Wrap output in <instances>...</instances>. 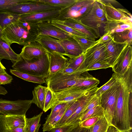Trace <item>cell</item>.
I'll return each instance as SVG.
<instances>
[{
    "label": "cell",
    "mask_w": 132,
    "mask_h": 132,
    "mask_svg": "<svg viewBox=\"0 0 132 132\" xmlns=\"http://www.w3.org/2000/svg\"><path fill=\"white\" fill-rule=\"evenodd\" d=\"M115 73L120 87L112 125L121 131L131 130L132 121L130 117L129 100L132 92V66L123 75Z\"/></svg>",
    "instance_id": "1"
},
{
    "label": "cell",
    "mask_w": 132,
    "mask_h": 132,
    "mask_svg": "<svg viewBox=\"0 0 132 132\" xmlns=\"http://www.w3.org/2000/svg\"><path fill=\"white\" fill-rule=\"evenodd\" d=\"M38 36L37 23L19 20L3 30L1 39L10 46L16 43L24 46L35 42Z\"/></svg>",
    "instance_id": "2"
},
{
    "label": "cell",
    "mask_w": 132,
    "mask_h": 132,
    "mask_svg": "<svg viewBox=\"0 0 132 132\" xmlns=\"http://www.w3.org/2000/svg\"><path fill=\"white\" fill-rule=\"evenodd\" d=\"M49 64L50 55L47 52L41 57L29 60L21 56L19 60L13 63L12 67L13 69L22 72L46 78L48 75Z\"/></svg>",
    "instance_id": "3"
},
{
    "label": "cell",
    "mask_w": 132,
    "mask_h": 132,
    "mask_svg": "<svg viewBox=\"0 0 132 132\" xmlns=\"http://www.w3.org/2000/svg\"><path fill=\"white\" fill-rule=\"evenodd\" d=\"M112 75L116 79V83L103 93L100 97L101 106L104 110L103 116L110 125H112L120 87L116 74L114 72Z\"/></svg>",
    "instance_id": "4"
},
{
    "label": "cell",
    "mask_w": 132,
    "mask_h": 132,
    "mask_svg": "<svg viewBox=\"0 0 132 132\" xmlns=\"http://www.w3.org/2000/svg\"><path fill=\"white\" fill-rule=\"evenodd\" d=\"M86 71L75 75H67L56 74L51 77L46 78L47 87L56 92L65 89L84 80L90 74Z\"/></svg>",
    "instance_id": "5"
},
{
    "label": "cell",
    "mask_w": 132,
    "mask_h": 132,
    "mask_svg": "<svg viewBox=\"0 0 132 132\" xmlns=\"http://www.w3.org/2000/svg\"><path fill=\"white\" fill-rule=\"evenodd\" d=\"M77 20L92 29L98 37L99 27L107 21L103 6L99 0H95L92 9L87 15Z\"/></svg>",
    "instance_id": "6"
},
{
    "label": "cell",
    "mask_w": 132,
    "mask_h": 132,
    "mask_svg": "<svg viewBox=\"0 0 132 132\" xmlns=\"http://www.w3.org/2000/svg\"><path fill=\"white\" fill-rule=\"evenodd\" d=\"M32 103V100L11 101L0 98V114L26 115Z\"/></svg>",
    "instance_id": "7"
},
{
    "label": "cell",
    "mask_w": 132,
    "mask_h": 132,
    "mask_svg": "<svg viewBox=\"0 0 132 132\" xmlns=\"http://www.w3.org/2000/svg\"><path fill=\"white\" fill-rule=\"evenodd\" d=\"M59 9H61L59 7L36 1L35 0H29L27 2L18 4L5 10L21 15Z\"/></svg>",
    "instance_id": "8"
},
{
    "label": "cell",
    "mask_w": 132,
    "mask_h": 132,
    "mask_svg": "<svg viewBox=\"0 0 132 132\" xmlns=\"http://www.w3.org/2000/svg\"><path fill=\"white\" fill-rule=\"evenodd\" d=\"M97 86L88 87H71L66 89L54 92L55 103L54 106L59 103L76 101L87 94Z\"/></svg>",
    "instance_id": "9"
},
{
    "label": "cell",
    "mask_w": 132,
    "mask_h": 132,
    "mask_svg": "<svg viewBox=\"0 0 132 132\" xmlns=\"http://www.w3.org/2000/svg\"><path fill=\"white\" fill-rule=\"evenodd\" d=\"M84 66L86 69L88 67L97 61H106L107 53L104 43H96L87 49L84 53Z\"/></svg>",
    "instance_id": "10"
},
{
    "label": "cell",
    "mask_w": 132,
    "mask_h": 132,
    "mask_svg": "<svg viewBox=\"0 0 132 132\" xmlns=\"http://www.w3.org/2000/svg\"><path fill=\"white\" fill-rule=\"evenodd\" d=\"M131 45L128 44L126 46L112 67L114 73L123 75L132 65Z\"/></svg>",
    "instance_id": "11"
},
{
    "label": "cell",
    "mask_w": 132,
    "mask_h": 132,
    "mask_svg": "<svg viewBox=\"0 0 132 132\" xmlns=\"http://www.w3.org/2000/svg\"><path fill=\"white\" fill-rule=\"evenodd\" d=\"M99 0L102 4L107 21H132V15L126 10L116 8L110 3H105L102 0Z\"/></svg>",
    "instance_id": "12"
},
{
    "label": "cell",
    "mask_w": 132,
    "mask_h": 132,
    "mask_svg": "<svg viewBox=\"0 0 132 132\" xmlns=\"http://www.w3.org/2000/svg\"><path fill=\"white\" fill-rule=\"evenodd\" d=\"M61 9L20 15V20L37 23L51 22L58 17Z\"/></svg>",
    "instance_id": "13"
},
{
    "label": "cell",
    "mask_w": 132,
    "mask_h": 132,
    "mask_svg": "<svg viewBox=\"0 0 132 132\" xmlns=\"http://www.w3.org/2000/svg\"><path fill=\"white\" fill-rule=\"evenodd\" d=\"M38 36L45 35L55 38L58 39L67 38L72 35L53 25L51 22L38 23Z\"/></svg>",
    "instance_id": "14"
},
{
    "label": "cell",
    "mask_w": 132,
    "mask_h": 132,
    "mask_svg": "<svg viewBox=\"0 0 132 132\" xmlns=\"http://www.w3.org/2000/svg\"><path fill=\"white\" fill-rule=\"evenodd\" d=\"M107 53L106 61L111 68L123 49L128 44L127 42L119 43L115 42L113 38L104 43Z\"/></svg>",
    "instance_id": "15"
},
{
    "label": "cell",
    "mask_w": 132,
    "mask_h": 132,
    "mask_svg": "<svg viewBox=\"0 0 132 132\" xmlns=\"http://www.w3.org/2000/svg\"><path fill=\"white\" fill-rule=\"evenodd\" d=\"M98 87H96L87 94L79 99V104L76 109L62 126L74 125L79 124V118L82 110L95 94Z\"/></svg>",
    "instance_id": "16"
},
{
    "label": "cell",
    "mask_w": 132,
    "mask_h": 132,
    "mask_svg": "<svg viewBox=\"0 0 132 132\" xmlns=\"http://www.w3.org/2000/svg\"><path fill=\"white\" fill-rule=\"evenodd\" d=\"M36 42L40 44L48 53L56 52L65 55V52L58 39L47 35H39Z\"/></svg>",
    "instance_id": "17"
},
{
    "label": "cell",
    "mask_w": 132,
    "mask_h": 132,
    "mask_svg": "<svg viewBox=\"0 0 132 132\" xmlns=\"http://www.w3.org/2000/svg\"><path fill=\"white\" fill-rule=\"evenodd\" d=\"M59 21L63 24L84 34L88 39L95 41L96 39L98 38L92 29L83 24L79 20L69 18L63 21Z\"/></svg>",
    "instance_id": "18"
},
{
    "label": "cell",
    "mask_w": 132,
    "mask_h": 132,
    "mask_svg": "<svg viewBox=\"0 0 132 132\" xmlns=\"http://www.w3.org/2000/svg\"><path fill=\"white\" fill-rule=\"evenodd\" d=\"M50 55L48 75L46 78L53 76L67 64L69 59L64 55L56 52L48 53Z\"/></svg>",
    "instance_id": "19"
},
{
    "label": "cell",
    "mask_w": 132,
    "mask_h": 132,
    "mask_svg": "<svg viewBox=\"0 0 132 132\" xmlns=\"http://www.w3.org/2000/svg\"><path fill=\"white\" fill-rule=\"evenodd\" d=\"M47 52L40 44L35 42L24 46L20 54L23 58L29 60L41 57Z\"/></svg>",
    "instance_id": "20"
},
{
    "label": "cell",
    "mask_w": 132,
    "mask_h": 132,
    "mask_svg": "<svg viewBox=\"0 0 132 132\" xmlns=\"http://www.w3.org/2000/svg\"><path fill=\"white\" fill-rule=\"evenodd\" d=\"M58 41L65 51V56L70 58L77 57L83 53L79 45L72 36L58 39Z\"/></svg>",
    "instance_id": "21"
},
{
    "label": "cell",
    "mask_w": 132,
    "mask_h": 132,
    "mask_svg": "<svg viewBox=\"0 0 132 132\" xmlns=\"http://www.w3.org/2000/svg\"><path fill=\"white\" fill-rule=\"evenodd\" d=\"M91 0H77L72 5L61 10L57 20L63 21L69 18H73L75 14L84 6L89 3Z\"/></svg>",
    "instance_id": "22"
},
{
    "label": "cell",
    "mask_w": 132,
    "mask_h": 132,
    "mask_svg": "<svg viewBox=\"0 0 132 132\" xmlns=\"http://www.w3.org/2000/svg\"><path fill=\"white\" fill-rule=\"evenodd\" d=\"M21 57L20 54L15 53L5 41L0 39V61L3 59L11 60L13 63L19 60Z\"/></svg>",
    "instance_id": "23"
},
{
    "label": "cell",
    "mask_w": 132,
    "mask_h": 132,
    "mask_svg": "<svg viewBox=\"0 0 132 132\" xmlns=\"http://www.w3.org/2000/svg\"><path fill=\"white\" fill-rule=\"evenodd\" d=\"M104 24H105L104 27V33L109 31L112 34L115 30L119 29H132V22L131 21H107Z\"/></svg>",
    "instance_id": "24"
},
{
    "label": "cell",
    "mask_w": 132,
    "mask_h": 132,
    "mask_svg": "<svg viewBox=\"0 0 132 132\" xmlns=\"http://www.w3.org/2000/svg\"><path fill=\"white\" fill-rule=\"evenodd\" d=\"M20 15L7 10L0 11V26L3 30L20 20Z\"/></svg>",
    "instance_id": "25"
},
{
    "label": "cell",
    "mask_w": 132,
    "mask_h": 132,
    "mask_svg": "<svg viewBox=\"0 0 132 132\" xmlns=\"http://www.w3.org/2000/svg\"><path fill=\"white\" fill-rule=\"evenodd\" d=\"M47 87L38 85L32 90V103L35 104L43 110L44 107Z\"/></svg>",
    "instance_id": "26"
},
{
    "label": "cell",
    "mask_w": 132,
    "mask_h": 132,
    "mask_svg": "<svg viewBox=\"0 0 132 132\" xmlns=\"http://www.w3.org/2000/svg\"><path fill=\"white\" fill-rule=\"evenodd\" d=\"M5 119L8 129L24 127L26 125V115H7Z\"/></svg>",
    "instance_id": "27"
},
{
    "label": "cell",
    "mask_w": 132,
    "mask_h": 132,
    "mask_svg": "<svg viewBox=\"0 0 132 132\" xmlns=\"http://www.w3.org/2000/svg\"><path fill=\"white\" fill-rule=\"evenodd\" d=\"M10 71L12 74L29 82L40 84L46 82V78L43 76H35L13 69H10Z\"/></svg>",
    "instance_id": "28"
},
{
    "label": "cell",
    "mask_w": 132,
    "mask_h": 132,
    "mask_svg": "<svg viewBox=\"0 0 132 132\" xmlns=\"http://www.w3.org/2000/svg\"><path fill=\"white\" fill-rule=\"evenodd\" d=\"M43 112L30 118L26 119L24 132H38L41 124H39L41 116Z\"/></svg>",
    "instance_id": "29"
},
{
    "label": "cell",
    "mask_w": 132,
    "mask_h": 132,
    "mask_svg": "<svg viewBox=\"0 0 132 132\" xmlns=\"http://www.w3.org/2000/svg\"><path fill=\"white\" fill-rule=\"evenodd\" d=\"M114 40L119 43L127 42L128 45H132V29H126L124 31L111 34Z\"/></svg>",
    "instance_id": "30"
},
{
    "label": "cell",
    "mask_w": 132,
    "mask_h": 132,
    "mask_svg": "<svg viewBox=\"0 0 132 132\" xmlns=\"http://www.w3.org/2000/svg\"><path fill=\"white\" fill-rule=\"evenodd\" d=\"M84 55L82 53L79 56L70 58L66 66L82 72L87 71L84 66Z\"/></svg>",
    "instance_id": "31"
},
{
    "label": "cell",
    "mask_w": 132,
    "mask_h": 132,
    "mask_svg": "<svg viewBox=\"0 0 132 132\" xmlns=\"http://www.w3.org/2000/svg\"><path fill=\"white\" fill-rule=\"evenodd\" d=\"M36 1L47 4L64 9L74 4L77 0H35Z\"/></svg>",
    "instance_id": "32"
},
{
    "label": "cell",
    "mask_w": 132,
    "mask_h": 132,
    "mask_svg": "<svg viewBox=\"0 0 132 132\" xmlns=\"http://www.w3.org/2000/svg\"><path fill=\"white\" fill-rule=\"evenodd\" d=\"M79 104V99L75 101L67 109L54 127L63 126L68 119L75 112Z\"/></svg>",
    "instance_id": "33"
},
{
    "label": "cell",
    "mask_w": 132,
    "mask_h": 132,
    "mask_svg": "<svg viewBox=\"0 0 132 132\" xmlns=\"http://www.w3.org/2000/svg\"><path fill=\"white\" fill-rule=\"evenodd\" d=\"M110 125L103 116L92 127L89 132H106Z\"/></svg>",
    "instance_id": "34"
},
{
    "label": "cell",
    "mask_w": 132,
    "mask_h": 132,
    "mask_svg": "<svg viewBox=\"0 0 132 132\" xmlns=\"http://www.w3.org/2000/svg\"><path fill=\"white\" fill-rule=\"evenodd\" d=\"M52 23L54 26L57 27L61 29L72 35L87 38L84 34L81 33L72 28L65 25L59 20L55 19L51 21Z\"/></svg>",
    "instance_id": "35"
},
{
    "label": "cell",
    "mask_w": 132,
    "mask_h": 132,
    "mask_svg": "<svg viewBox=\"0 0 132 132\" xmlns=\"http://www.w3.org/2000/svg\"><path fill=\"white\" fill-rule=\"evenodd\" d=\"M74 102L63 109L58 114L52 119L47 122H45L43 125V131H49L51 129L54 128L57 123L61 119L66 110Z\"/></svg>",
    "instance_id": "36"
},
{
    "label": "cell",
    "mask_w": 132,
    "mask_h": 132,
    "mask_svg": "<svg viewBox=\"0 0 132 132\" xmlns=\"http://www.w3.org/2000/svg\"><path fill=\"white\" fill-rule=\"evenodd\" d=\"M72 37L78 43L83 53L96 43V41L80 36L72 35Z\"/></svg>",
    "instance_id": "37"
},
{
    "label": "cell",
    "mask_w": 132,
    "mask_h": 132,
    "mask_svg": "<svg viewBox=\"0 0 132 132\" xmlns=\"http://www.w3.org/2000/svg\"><path fill=\"white\" fill-rule=\"evenodd\" d=\"M55 101L54 92L47 87L43 111L46 112L51 109L54 106Z\"/></svg>",
    "instance_id": "38"
},
{
    "label": "cell",
    "mask_w": 132,
    "mask_h": 132,
    "mask_svg": "<svg viewBox=\"0 0 132 132\" xmlns=\"http://www.w3.org/2000/svg\"><path fill=\"white\" fill-rule=\"evenodd\" d=\"M75 101L60 103L55 105L51 109V112L47 116L45 122H47L52 119L58 114L62 110Z\"/></svg>",
    "instance_id": "39"
},
{
    "label": "cell",
    "mask_w": 132,
    "mask_h": 132,
    "mask_svg": "<svg viewBox=\"0 0 132 132\" xmlns=\"http://www.w3.org/2000/svg\"><path fill=\"white\" fill-rule=\"evenodd\" d=\"M104 110L101 106H97L88 111L79 118L80 122L90 117L103 115Z\"/></svg>",
    "instance_id": "40"
},
{
    "label": "cell",
    "mask_w": 132,
    "mask_h": 132,
    "mask_svg": "<svg viewBox=\"0 0 132 132\" xmlns=\"http://www.w3.org/2000/svg\"><path fill=\"white\" fill-rule=\"evenodd\" d=\"M100 83V81L91 75L87 77L81 82L72 86L73 87H88L97 86Z\"/></svg>",
    "instance_id": "41"
},
{
    "label": "cell",
    "mask_w": 132,
    "mask_h": 132,
    "mask_svg": "<svg viewBox=\"0 0 132 132\" xmlns=\"http://www.w3.org/2000/svg\"><path fill=\"white\" fill-rule=\"evenodd\" d=\"M100 97L96 96V94L93 96L82 110L81 116L95 107L101 106Z\"/></svg>",
    "instance_id": "42"
},
{
    "label": "cell",
    "mask_w": 132,
    "mask_h": 132,
    "mask_svg": "<svg viewBox=\"0 0 132 132\" xmlns=\"http://www.w3.org/2000/svg\"><path fill=\"white\" fill-rule=\"evenodd\" d=\"M29 0H0V11L6 10L18 4Z\"/></svg>",
    "instance_id": "43"
},
{
    "label": "cell",
    "mask_w": 132,
    "mask_h": 132,
    "mask_svg": "<svg viewBox=\"0 0 132 132\" xmlns=\"http://www.w3.org/2000/svg\"><path fill=\"white\" fill-rule=\"evenodd\" d=\"M116 82V79L112 75L111 77L107 82L100 88H98L95 94L96 95L101 97L103 93L113 86Z\"/></svg>",
    "instance_id": "44"
},
{
    "label": "cell",
    "mask_w": 132,
    "mask_h": 132,
    "mask_svg": "<svg viewBox=\"0 0 132 132\" xmlns=\"http://www.w3.org/2000/svg\"><path fill=\"white\" fill-rule=\"evenodd\" d=\"M103 116H98L88 118L80 122L79 126L82 128H89L94 125Z\"/></svg>",
    "instance_id": "45"
},
{
    "label": "cell",
    "mask_w": 132,
    "mask_h": 132,
    "mask_svg": "<svg viewBox=\"0 0 132 132\" xmlns=\"http://www.w3.org/2000/svg\"><path fill=\"white\" fill-rule=\"evenodd\" d=\"M95 0H91L89 3L84 6L76 13L73 19L78 20L87 15L92 9Z\"/></svg>",
    "instance_id": "46"
},
{
    "label": "cell",
    "mask_w": 132,
    "mask_h": 132,
    "mask_svg": "<svg viewBox=\"0 0 132 132\" xmlns=\"http://www.w3.org/2000/svg\"><path fill=\"white\" fill-rule=\"evenodd\" d=\"M111 68V65L104 61H97L88 67L86 69L87 71L94 70L98 69Z\"/></svg>",
    "instance_id": "47"
},
{
    "label": "cell",
    "mask_w": 132,
    "mask_h": 132,
    "mask_svg": "<svg viewBox=\"0 0 132 132\" xmlns=\"http://www.w3.org/2000/svg\"><path fill=\"white\" fill-rule=\"evenodd\" d=\"M78 124L56 127L51 129L49 132H68Z\"/></svg>",
    "instance_id": "48"
},
{
    "label": "cell",
    "mask_w": 132,
    "mask_h": 132,
    "mask_svg": "<svg viewBox=\"0 0 132 132\" xmlns=\"http://www.w3.org/2000/svg\"><path fill=\"white\" fill-rule=\"evenodd\" d=\"M13 79L12 77L6 72L0 73V85L10 84Z\"/></svg>",
    "instance_id": "49"
},
{
    "label": "cell",
    "mask_w": 132,
    "mask_h": 132,
    "mask_svg": "<svg viewBox=\"0 0 132 132\" xmlns=\"http://www.w3.org/2000/svg\"><path fill=\"white\" fill-rule=\"evenodd\" d=\"M113 38L111 33L109 31L104 33V34L98 40L96 41L97 43H103L108 41Z\"/></svg>",
    "instance_id": "50"
},
{
    "label": "cell",
    "mask_w": 132,
    "mask_h": 132,
    "mask_svg": "<svg viewBox=\"0 0 132 132\" xmlns=\"http://www.w3.org/2000/svg\"><path fill=\"white\" fill-rule=\"evenodd\" d=\"M4 115L0 114V132H7Z\"/></svg>",
    "instance_id": "51"
},
{
    "label": "cell",
    "mask_w": 132,
    "mask_h": 132,
    "mask_svg": "<svg viewBox=\"0 0 132 132\" xmlns=\"http://www.w3.org/2000/svg\"><path fill=\"white\" fill-rule=\"evenodd\" d=\"M106 132H132V130L121 131L111 125L110 126Z\"/></svg>",
    "instance_id": "52"
},
{
    "label": "cell",
    "mask_w": 132,
    "mask_h": 132,
    "mask_svg": "<svg viewBox=\"0 0 132 132\" xmlns=\"http://www.w3.org/2000/svg\"><path fill=\"white\" fill-rule=\"evenodd\" d=\"M79 125H77L68 132H84L86 128L80 127Z\"/></svg>",
    "instance_id": "53"
},
{
    "label": "cell",
    "mask_w": 132,
    "mask_h": 132,
    "mask_svg": "<svg viewBox=\"0 0 132 132\" xmlns=\"http://www.w3.org/2000/svg\"><path fill=\"white\" fill-rule=\"evenodd\" d=\"M24 126L11 129H8L7 132H24Z\"/></svg>",
    "instance_id": "54"
},
{
    "label": "cell",
    "mask_w": 132,
    "mask_h": 132,
    "mask_svg": "<svg viewBox=\"0 0 132 132\" xmlns=\"http://www.w3.org/2000/svg\"><path fill=\"white\" fill-rule=\"evenodd\" d=\"M129 109L130 118L132 121V92L130 94L129 100Z\"/></svg>",
    "instance_id": "55"
},
{
    "label": "cell",
    "mask_w": 132,
    "mask_h": 132,
    "mask_svg": "<svg viewBox=\"0 0 132 132\" xmlns=\"http://www.w3.org/2000/svg\"><path fill=\"white\" fill-rule=\"evenodd\" d=\"M8 93L7 91L4 87L0 85V95H5Z\"/></svg>",
    "instance_id": "56"
},
{
    "label": "cell",
    "mask_w": 132,
    "mask_h": 132,
    "mask_svg": "<svg viewBox=\"0 0 132 132\" xmlns=\"http://www.w3.org/2000/svg\"><path fill=\"white\" fill-rule=\"evenodd\" d=\"M6 68L3 65L0 61V73H6L5 71Z\"/></svg>",
    "instance_id": "57"
},
{
    "label": "cell",
    "mask_w": 132,
    "mask_h": 132,
    "mask_svg": "<svg viewBox=\"0 0 132 132\" xmlns=\"http://www.w3.org/2000/svg\"><path fill=\"white\" fill-rule=\"evenodd\" d=\"M102 1L105 3H110L111 4H116L118 3V2L112 0H102Z\"/></svg>",
    "instance_id": "58"
},
{
    "label": "cell",
    "mask_w": 132,
    "mask_h": 132,
    "mask_svg": "<svg viewBox=\"0 0 132 132\" xmlns=\"http://www.w3.org/2000/svg\"><path fill=\"white\" fill-rule=\"evenodd\" d=\"M2 31L3 30L2 29V28H1L0 26V39H1L2 36Z\"/></svg>",
    "instance_id": "59"
},
{
    "label": "cell",
    "mask_w": 132,
    "mask_h": 132,
    "mask_svg": "<svg viewBox=\"0 0 132 132\" xmlns=\"http://www.w3.org/2000/svg\"><path fill=\"white\" fill-rule=\"evenodd\" d=\"M84 132H89V128H86L84 131Z\"/></svg>",
    "instance_id": "60"
}]
</instances>
